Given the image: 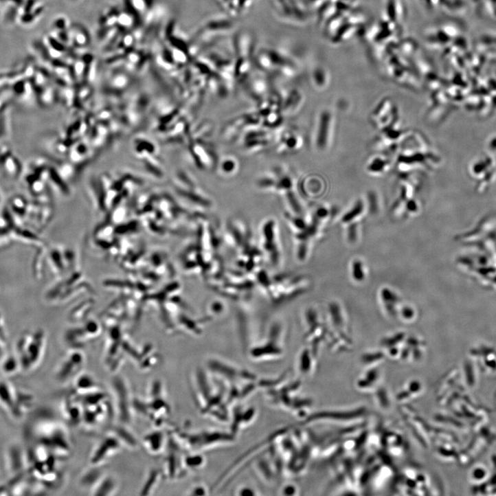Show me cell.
<instances>
[{
	"instance_id": "12",
	"label": "cell",
	"mask_w": 496,
	"mask_h": 496,
	"mask_svg": "<svg viewBox=\"0 0 496 496\" xmlns=\"http://www.w3.org/2000/svg\"><path fill=\"white\" fill-rule=\"evenodd\" d=\"M3 372L8 376H12L22 371L18 357H9L5 359L1 366Z\"/></svg>"
},
{
	"instance_id": "14",
	"label": "cell",
	"mask_w": 496,
	"mask_h": 496,
	"mask_svg": "<svg viewBox=\"0 0 496 496\" xmlns=\"http://www.w3.org/2000/svg\"><path fill=\"white\" fill-rule=\"evenodd\" d=\"M237 163L233 158H225L223 159L220 168L221 171L225 174H232L236 172L237 168Z\"/></svg>"
},
{
	"instance_id": "5",
	"label": "cell",
	"mask_w": 496,
	"mask_h": 496,
	"mask_svg": "<svg viewBox=\"0 0 496 496\" xmlns=\"http://www.w3.org/2000/svg\"><path fill=\"white\" fill-rule=\"evenodd\" d=\"M84 365L83 357L71 355L66 359L56 372V378L61 383H70L82 373Z\"/></svg>"
},
{
	"instance_id": "13",
	"label": "cell",
	"mask_w": 496,
	"mask_h": 496,
	"mask_svg": "<svg viewBox=\"0 0 496 496\" xmlns=\"http://www.w3.org/2000/svg\"><path fill=\"white\" fill-rule=\"evenodd\" d=\"M163 474L160 473V471L154 470L150 472V475L147 478V480L142 489V495L150 494L151 491H153L160 481L161 475Z\"/></svg>"
},
{
	"instance_id": "11",
	"label": "cell",
	"mask_w": 496,
	"mask_h": 496,
	"mask_svg": "<svg viewBox=\"0 0 496 496\" xmlns=\"http://www.w3.org/2000/svg\"><path fill=\"white\" fill-rule=\"evenodd\" d=\"M113 432L122 442L123 446H126L131 449H134L137 444V440L134 435L130 432L127 427L120 426L115 427Z\"/></svg>"
},
{
	"instance_id": "2",
	"label": "cell",
	"mask_w": 496,
	"mask_h": 496,
	"mask_svg": "<svg viewBox=\"0 0 496 496\" xmlns=\"http://www.w3.org/2000/svg\"><path fill=\"white\" fill-rule=\"evenodd\" d=\"M113 389L115 393V409L117 416L122 424L126 425L131 422L133 412V398L131 396L129 388L122 378H115L113 380Z\"/></svg>"
},
{
	"instance_id": "8",
	"label": "cell",
	"mask_w": 496,
	"mask_h": 496,
	"mask_svg": "<svg viewBox=\"0 0 496 496\" xmlns=\"http://www.w3.org/2000/svg\"><path fill=\"white\" fill-rule=\"evenodd\" d=\"M63 412L66 420L73 425L82 422V406L74 392L66 398Z\"/></svg>"
},
{
	"instance_id": "9",
	"label": "cell",
	"mask_w": 496,
	"mask_h": 496,
	"mask_svg": "<svg viewBox=\"0 0 496 496\" xmlns=\"http://www.w3.org/2000/svg\"><path fill=\"white\" fill-rule=\"evenodd\" d=\"M118 490V482L116 478L110 475H102L97 483L91 489L93 495H113Z\"/></svg>"
},
{
	"instance_id": "7",
	"label": "cell",
	"mask_w": 496,
	"mask_h": 496,
	"mask_svg": "<svg viewBox=\"0 0 496 496\" xmlns=\"http://www.w3.org/2000/svg\"><path fill=\"white\" fill-rule=\"evenodd\" d=\"M142 442L148 453L157 455L166 450L168 439L160 428H156L155 430L148 433L143 438Z\"/></svg>"
},
{
	"instance_id": "10",
	"label": "cell",
	"mask_w": 496,
	"mask_h": 496,
	"mask_svg": "<svg viewBox=\"0 0 496 496\" xmlns=\"http://www.w3.org/2000/svg\"><path fill=\"white\" fill-rule=\"evenodd\" d=\"M74 392L79 394H86L102 390L99 383L93 376L88 374H80L73 382Z\"/></svg>"
},
{
	"instance_id": "6",
	"label": "cell",
	"mask_w": 496,
	"mask_h": 496,
	"mask_svg": "<svg viewBox=\"0 0 496 496\" xmlns=\"http://www.w3.org/2000/svg\"><path fill=\"white\" fill-rule=\"evenodd\" d=\"M18 394L19 391L9 383L0 380V407L16 419L23 417L19 408Z\"/></svg>"
},
{
	"instance_id": "4",
	"label": "cell",
	"mask_w": 496,
	"mask_h": 496,
	"mask_svg": "<svg viewBox=\"0 0 496 496\" xmlns=\"http://www.w3.org/2000/svg\"><path fill=\"white\" fill-rule=\"evenodd\" d=\"M277 226L274 220L269 219L263 224L262 230L263 247L274 266H278L281 260Z\"/></svg>"
},
{
	"instance_id": "3",
	"label": "cell",
	"mask_w": 496,
	"mask_h": 496,
	"mask_svg": "<svg viewBox=\"0 0 496 496\" xmlns=\"http://www.w3.org/2000/svg\"><path fill=\"white\" fill-rule=\"evenodd\" d=\"M122 442L113 433H109L94 449L90 458L91 466H101L121 451Z\"/></svg>"
},
{
	"instance_id": "1",
	"label": "cell",
	"mask_w": 496,
	"mask_h": 496,
	"mask_svg": "<svg viewBox=\"0 0 496 496\" xmlns=\"http://www.w3.org/2000/svg\"><path fill=\"white\" fill-rule=\"evenodd\" d=\"M133 407L135 412L148 418L155 428L163 427L171 411L160 380L152 383L146 399H133Z\"/></svg>"
}]
</instances>
